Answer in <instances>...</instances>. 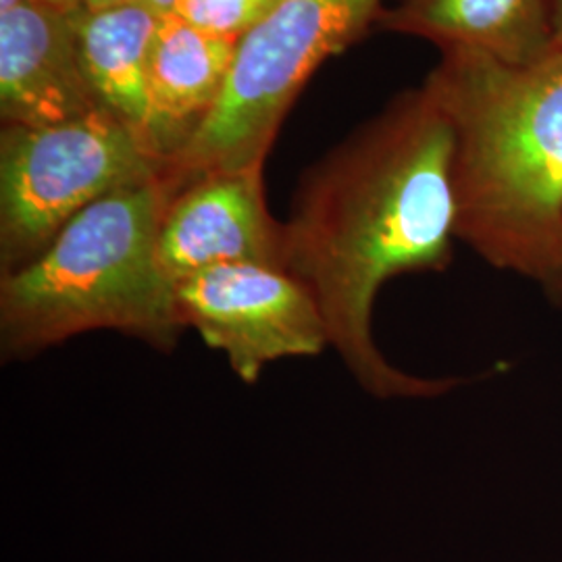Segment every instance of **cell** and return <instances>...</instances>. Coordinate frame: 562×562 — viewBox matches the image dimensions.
I'll list each match as a JSON object with an SVG mask.
<instances>
[{
  "mask_svg": "<svg viewBox=\"0 0 562 562\" xmlns=\"http://www.w3.org/2000/svg\"><path fill=\"white\" fill-rule=\"evenodd\" d=\"M27 0H0V13H9L13 9H18L21 4H25Z\"/></svg>",
  "mask_w": 562,
  "mask_h": 562,
  "instance_id": "obj_17",
  "label": "cell"
},
{
  "mask_svg": "<svg viewBox=\"0 0 562 562\" xmlns=\"http://www.w3.org/2000/svg\"><path fill=\"white\" fill-rule=\"evenodd\" d=\"M81 9L69 11L27 0L0 13V115L4 125L46 127L102 109L81 65Z\"/></svg>",
  "mask_w": 562,
  "mask_h": 562,
  "instance_id": "obj_8",
  "label": "cell"
},
{
  "mask_svg": "<svg viewBox=\"0 0 562 562\" xmlns=\"http://www.w3.org/2000/svg\"><path fill=\"white\" fill-rule=\"evenodd\" d=\"M452 153L442 109L423 86L404 92L304 171L283 222L285 271L315 296L346 371L380 401L436 398L461 383L402 371L373 336L387 281L452 261Z\"/></svg>",
  "mask_w": 562,
  "mask_h": 562,
  "instance_id": "obj_1",
  "label": "cell"
},
{
  "mask_svg": "<svg viewBox=\"0 0 562 562\" xmlns=\"http://www.w3.org/2000/svg\"><path fill=\"white\" fill-rule=\"evenodd\" d=\"M552 294H554V296H562V273L559 281H557V285H554V290H552Z\"/></svg>",
  "mask_w": 562,
  "mask_h": 562,
  "instance_id": "obj_18",
  "label": "cell"
},
{
  "mask_svg": "<svg viewBox=\"0 0 562 562\" xmlns=\"http://www.w3.org/2000/svg\"><path fill=\"white\" fill-rule=\"evenodd\" d=\"M176 183L123 188L83 209L34 261L0 276V352L25 361L90 331L173 352L186 331L159 262V227Z\"/></svg>",
  "mask_w": 562,
  "mask_h": 562,
  "instance_id": "obj_3",
  "label": "cell"
},
{
  "mask_svg": "<svg viewBox=\"0 0 562 562\" xmlns=\"http://www.w3.org/2000/svg\"><path fill=\"white\" fill-rule=\"evenodd\" d=\"M165 165L136 134L99 109L46 127L0 134V276L34 261L83 209L157 180Z\"/></svg>",
  "mask_w": 562,
  "mask_h": 562,
  "instance_id": "obj_5",
  "label": "cell"
},
{
  "mask_svg": "<svg viewBox=\"0 0 562 562\" xmlns=\"http://www.w3.org/2000/svg\"><path fill=\"white\" fill-rule=\"evenodd\" d=\"M173 294L183 329L222 352L246 385L259 382L271 362L311 359L329 348L315 296L280 267H211L176 281Z\"/></svg>",
  "mask_w": 562,
  "mask_h": 562,
  "instance_id": "obj_6",
  "label": "cell"
},
{
  "mask_svg": "<svg viewBox=\"0 0 562 562\" xmlns=\"http://www.w3.org/2000/svg\"><path fill=\"white\" fill-rule=\"evenodd\" d=\"M440 53L423 88L452 127L457 238L552 292L562 273V48L529 65Z\"/></svg>",
  "mask_w": 562,
  "mask_h": 562,
  "instance_id": "obj_2",
  "label": "cell"
},
{
  "mask_svg": "<svg viewBox=\"0 0 562 562\" xmlns=\"http://www.w3.org/2000/svg\"><path fill=\"white\" fill-rule=\"evenodd\" d=\"M238 42L162 15L150 59L148 153L173 161L217 106Z\"/></svg>",
  "mask_w": 562,
  "mask_h": 562,
  "instance_id": "obj_9",
  "label": "cell"
},
{
  "mask_svg": "<svg viewBox=\"0 0 562 562\" xmlns=\"http://www.w3.org/2000/svg\"><path fill=\"white\" fill-rule=\"evenodd\" d=\"M157 250L173 283L220 265L285 269L283 222L267 206L262 167L186 181L165 206Z\"/></svg>",
  "mask_w": 562,
  "mask_h": 562,
  "instance_id": "obj_7",
  "label": "cell"
},
{
  "mask_svg": "<svg viewBox=\"0 0 562 562\" xmlns=\"http://www.w3.org/2000/svg\"><path fill=\"white\" fill-rule=\"evenodd\" d=\"M383 30L529 65L554 50L552 0H401L383 9Z\"/></svg>",
  "mask_w": 562,
  "mask_h": 562,
  "instance_id": "obj_10",
  "label": "cell"
},
{
  "mask_svg": "<svg viewBox=\"0 0 562 562\" xmlns=\"http://www.w3.org/2000/svg\"><path fill=\"white\" fill-rule=\"evenodd\" d=\"M42 2L55 4V7H60V9H69V11H76V9L83 7L81 0H42Z\"/></svg>",
  "mask_w": 562,
  "mask_h": 562,
  "instance_id": "obj_15",
  "label": "cell"
},
{
  "mask_svg": "<svg viewBox=\"0 0 562 562\" xmlns=\"http://www.w3.org/2000/svg\"><path fill=\"white\" fill-rule=\"evenodd\" d=\"M86 9H102V7H111V4H117L123 0H81Z\"/></svg>",
  "mask_w": 562,
  "mask_h": 562,
  "instance_id": "obj_16",
  "label": "cell"
},
{
  "mask_svg": "<svg viewBox=\"0 0 562 562\" xmlns=\"http://www.w3.org/2000/svg\"><path fill=\"white\" fill-rule=\"evenodd\" d=\"M162 15L142 0L81 9L78 44L92 94L146 146L150 121V59Z\"/></svg>",
  "mask_w": 562,
  "mask_h": 562,
  "instance_id": "obj_11",
  "label": "cell"
},
{
  "mask_svg": "<svg viewBox=\"0 0 562 562\" xmlns=\"http://www.w3.org/2000/svg\"><path fill=\"white\" fill-rule=\"evenodd\" d=\"M382 13L383 0H281L241 36L222 99L165 176L181 188L211 171L265 167L306 81Z\"/></svg>",
  "mask_w": 562,
  "mask_h": 562,
  "instance_id": "obj_4",
  "label": "cell"
},
{
  "mask_svg": "<svg viewBox=\"0 0 562 562\" xmlns=\"http://www.w3.org/2000/svg\"><path fill=\"white\" fill-rule=\"evenodd\" d=\"M280 2L281 0H176L171 15L206 34L240 41L241 36L257 27Z\"/></svg>",
  "mask_w": 562,
  "mask_h": 562,
  "instance_id": "obj_12",
  "label": "cell"
},
{
  "mask_svg": "<svg viewBox=\"0 0 562 562\" xmlns=\"http://www.w3.org/2000/svg\"><path fill=\"white\" fill-rule=\"evenodd\" d=\"M142 2H146L150 9H155L157 13H161V15H167V13H171V9H173V2L176 0H142Z\"/></svg>",
  "mask_w": 562,
  "mask_h": 562,
  "instance_id": "obj_14",
  "label": "cell"
},
{
  "mask_svg": "<svg viewBox=\"0 0 562 562\" xmlns=\"http://www.w3.org/2000/svg\"><path fill=\"white\" fill-rule=\"evenodd\" d=\"M552 34L554 48H562V0H552Z\"/></svg>",
  "mask_w": 562,
  "mask_h": 562,
  "instance_id": "obj_13",
  "label": "cell"
}]
</instances>
